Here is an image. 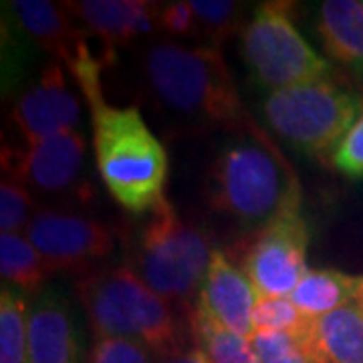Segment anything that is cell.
I'll list each match as a JSON object with an SVG mask.
<instances>
[{
  "label": "cell",
  "instance_id": "cell-1",
  "mask_svg": "<svg viewBox=\"0 0 363 363\" xmlns=\"http://www.w3.org/2000/svg\"><path fill=\"white\" fill-rule=\"evenodd\" d=\"M104 61L85 45L69 65L89 104L93 152L101 182L121 208L133 214L152 212L166 200L168 154L138 107H113L104 99Z\"/></svg>",
  "mask_w": 363,
  "mask_h": 363
},
{
  "label": "cell",
  "instance_id": "cell-2",
  "mask_svg": "<svg viewBox=\"0 0 363 363\" xmlns=\"http://www.w3.org/2000/svg\"><path fill=\"white\" fill-rule=\"evenodd\" d=\"M210 206L242 233L257 234L301 212V182L271 138L255 123L230 131L208 169Z\"/></svg>",
  "mask_w": 363,
  "mask_h": 363
},
{
  "label": "cell",
  "instance_id": "cell-3",
  "mask_svg": "<svg viewBox=\"0 0 363 363\" xmlns=\"http://www.w3.org/2000/svg\"><path fill=\"white\" fill-rule=\"evenodd\" d=\"M143 75L157 101L186 121L228 131L252 121L216 47L156 43L145 52Z\"/></svg>",
  "mask_w": 363,
  "mask_h": 363
},
{
  "label": "cell",
  "instance_id": "cell-4",
  "mask_svg": "<svg viewBox=\"0 0 363 363\" xmlns=\"http://www.w3.org/2000/svg\"><path fill=\"white\" fill-rule=\"evenodd\" d=\"M75 293L95 339H131L162 357L182 351L172 305L130 267L89 272L79 279Z\"/></svg>",
  "mask_w": 363,
  "mask_h": 363
},
{
  "label": "cell",
  "instance_id": "cell-5",
  "mask_svg": "<svg viewBox=\"0 0 363 363\" xmlns=\"http://www.w3.org/2000/svg\"><path fill=\"white\" fill-rule=\"evenodd\" d=\"M362 111V97L329 75L262 99L267 125L297 152L323 162H331Z\"/></svg>",
  "mask_w": 363,
  "mask_h": 363
},
{
  "label": "cell",
  "instance_id": "cell-6",
  "mask_svg": "<svg viewBox=\"0 0 363 363\" xmlns=\"http://www.w3.org/2000/svg\"><path fill=\"white\" fill-rule=\"evenodd\" d=\"M212 252L206 233L164 200L143 224L131 271L169 305L186 307L196 303Z\"/></svg>",
  "mask_w": 363,
  "mask_h": 363
},
{
  "label": "cell",
  "instance_id": "cell-7",
  "mask_svg": "<svg viewBox=\"0 0 363 363\" xmlns=\"http://www.w3.org/2000/svg\"><path fill=\"white\" fill-rule=\"evenodd\" d=\"M242 59L262 89L279 91L329 75V63L298 33L291 2H262L242 28Z\"/></svg>",
  "mask_w": 363,
  "mask_h": 363
},
{
  "label": "cell",
  "instance_id": "cell-8",
  "mask_svg": "<svg viewBox=\"0 0 363 363\" xmlns=\"http://www.w3.org/2000/svg\"><path fill=\"white\" fill-rule=\"evenodd\" d=\"M87 140L81 131H69L49 140L2 147V176L14 178L33 194L87 198Z\"/></svg>",
  "mask_w": 363,
  "mask_h": 363
},
{
  "label": "cell",
  "instance_id": "cell-9",
  "mask_svg": "<svg viewBox=\"0 0 363 363\" xmlns=\"http://www.w3.org/2000/svg\"><path fill=\"white\" fill-rule=\"evenodd\" d=\"M309 226L297 214L283 216L248 240L240 269L260 297H291L307 269Z\"/></svg>",
  "mask_w": 363,
  "mask_h": 363
},
{
  "label": "cell",
  "instance_id": "cell-10",
  "mask_svg": "<svg viewBox=\"0 0 363 363\" xmlns=\"http://www.w3.org/2000/svg\"><path fill=\"white\" fill-rule=\"evenodd\" d=\"M25 236L55 272L85 269L116 248L113 233L105 224L52 208H37Z\"/></svg>",
  "mask_w": 363,
  "mask_h": 363
},
{
  "label": "cell",
  "instance_id": "cell-11",
  "mask_svg": "<svg viewBox=\"0 0 363 363\" xmlns=\"http://www.w3.org/2000/svg\"><path fill=\"white\" fill-rule=\"evenodd\" d=\"M11 121L25 138V143L49 140L69 131H77L81 104L71 91L61 63H51L40 77L25 89L13 105Z\"/></svg>",
  "mask_w": 363,
  "mask_h": 363
},
{
  "label": "cell",
  "instance_id": "cell-12",
  "mask_svg": "<svg viewBox=\"0 0 363 363\" xmlns=\"http://www.w3.org/2000/svg\"><path fill=\"white\" fill-rule=\"evenodd\" d=\"M83 331L71 298L61 286L47 285L28 309L30 363H83Z\"/></svg>",
  "mask_w": 363,
  "mask_h": 363
},
{
  "label": "cell",
  "instance_id": "cell-13",
  "mask_svg": "<svg viewBox=\"0 0 363 363\" xmlns=\"http://www.w3.org/2000/svg\"><path fill=\"white\" fill-rule=\"evenodd\" d=\"M259 298V291L245 271L230 262L222 250H214L194 309L206 313L236 335L250 339L255 333L252 311Z\"/></svg>",
  "mask_w": 363,
  "mask_h": 363
},
{
  "label": "cell",
  "instance_id": "cell-14",
  "mask_svg": "<svg viewBox=\"0 0 363 363\" xmlns=\"http://www.w3.org/2000/svg\"><path fill=\"white\" fill-rule=\"evenodd\" d=\"M11 21L40 49L51 52L67 67L77 59L79 51L87 45V30L73 25V16L63 4L47 0H14L4 2Z\"/></svg>",
  "mask_w": 363,
  "mask_h": 363
},
{
  "label": "cell",
  "instance_id": "cell-15",
  "mask_svg": "<svg viewBox=\"0 0 363 363\" xmlns=\"http://www.w3.org/2000/svg\"><path fill=\"white\" fill-rule=\"evenodd\" d=\"M83 28L99 37L109 47H125L131 40L145 37L157 23V4L142 0H83L63 4Z\"/></svg>",
  "mask_w": 363,
  "mask_h": 363
},
{
  "label": "cell",
  "instance_id": "cell-16",
  "mask_svg": "<svg viewBox=\"0 0 363 363\" xmlns=\"http://www.w3.org/2000/svg\"><path fill=\"white\" fill-rule=\"evenodd\" d=\"M298 341L315 363H363V309L351 303L311 319Z\"/></svg>",
  "mask_w": 363,
  "mask_h": 363
},
{
  "label": "cell",
  "instance_id": "cell-17",
  "mask_svg": "<svg viewBox=\"0 0 363 363\" xmlns=\"http://www.w3.org/2000/svg\"><path fill=\"white\" fill-rule=\"evenodd\" d=\"M317 35L329 57L363 75V2H321Z\"/></svg>",
  "mask_w": 363,
  "mask_h": 363
},
{
  "label": "cell",
  "instance_id": "cell-18",
  "mask_svg": "<svg viewBox=\"0 0 363 363\" xmlns=\"http://www.w3.org/2000/svg\"><path fill=\"white\" fill-rule=\"evenodd\" d=\"M362 277H351L337 269H311L291 293V301L309 319L323 317L351 305L357 297Z\"/></svg>",
  "mask_w": 363,
  "mask_h": 363
},
{
  "label": "cell",
  "instance_id": "cell-19",
  "mask_svg": "<svg viewBox=\"0 0 363 363\" xmlns=\"http://www.w3.org/2000/svg\"><path fill=\"white\" fill-rule=\"evenodd\" d=\"M0 272L4 285L37 295L51 277L52 269L39 250L21 234H0Z\"/></svg>",
  "mask_w": 363,
  "mask_h": 363
},
{
  "label": "cell",
  "instance_id": "cell-20",
  "mask_svg": "<svg viewBox=\"0 0 363 363\" xmlns=\"http://www.w3.org/2000/svg\"><path fill=\"white\" fill-rule=\"evenodd\" d=\"M28 309L23 291L4 285L0 293V363H30Z\"/></svg>",
  "mask_w": 363,
  "mask_h": 363
},
{
  "label": "cell",
  "instance_id": "cell-21",
  "mask_svg": "<svg viewBox=\"0 0 363 363\" xmlns=\"http://www.w3.org/2000/svg\"><path fill=\"white\" fill-rule=\"evenodd\" d=\"M311 319L305 317L293 305L289 297H260L252 311V329L272 331V333H291L293 337H303L309 329Z\"/></svg>",
  "mask_w": 363,
  "mask_h": 363
},
{
  "label": "cell",
  "instance_id": "cell-22",
  "mask_svg": "<svg viewBox=\"0 0 363 363\" xmlns=\"http://www.w3.org/2000/svg\"><path fill=\"white\" fill-rule=\"evenodd\" d=\"M196 30H200L214 47L233 37L242 25V9L230 0H194Z\"/></svg>",
  "mask_w": 363,
  "mask_h": 363
},
{
  "label": "cell",
  "instance_id": "cell-23",
  "mask_svg": "<svg viewBox=\"0 0 363 363\" xmlns=\"http://www.w3.org/2000/svg\"><path fill=\"white\" fill-rule=\"evenodd\" d=\"M37 208L35 196L14 178L2 176L0 182V233L21 234L28 228Z\"/></svg>",
  "mask_w": 363,
  "mask_h": 363
},
{
  "label": "cell",
  "instance_id": "cell-24",
  "mask_svg": "<svg viewBox=\"0 0 363 363\" xmlns=\"http://www.w3.org/2000/svg\"><path fill=\"white\" fill-rule=\"evenodd\" d=\"M248 341L260 363H315L301 341L291 333L257 331Z\"/></svg>",
  "mask_w": 363,
  "mask_h": 363
},
{
  "label": "cell",
  "instance_id": "cell-25",
  "mask_svg": "<svg viewBox=\"0 0 363 363\" xmlns=\"http://www.w3.org/2000/svg\"><path fill=\"white\" fill-rule=\"evenodd\" d=\"M154 351L131 339H95L89 363H152Z\"/></svg>",
  "mask_w": 363,
  "mask_h": 363
},
{
  "label": "cell",
  "instance_id": "cell-26",
  "mask_svg": "<svg viewBox=\"0 0 363 363\" xmlns=\"http://www.w3.org/2000/svg\"><path fill=\"white\" fill-rule=\"evenodd\" d=\"M331 164L343 176L363 180V111L337 145Z\"/></svg>",
  "mask_w": 363,
  "mask_h": 363
},
{
  "label": "cell",
  "instance_id": "cell-27",
  "mask_svg": "<svg viewBox=\"0 0 363 363\" xmlns=\"http://www.w3.org/2000/svg\"><path fill=\"white\" fill-rule=\"evenodd\" d=\"M157 25L174 37H186L196 33V16L192 2H169L157 13Z\"/></svg>",
  "mask_w": 363,
  "mask_h": 363
},
{
  "label": "cell",
  "instance_id": "cell-28",
  "mask_svg": "<svg viewBox=\"0 0 363 363\" xmlns=\"http://www.w3.org/2000/svg\"><path fill=\"white\" fill-rule=\"evenodd\" d=\"M162 363H212L204 351L200 347H192L188 351H178L174 355L166 357Z\"/></svg>",
  "mask_w": 363,
  "mask_h": 363
},
{
  "label": "cell",
  "instance_id": "cell-29",
  "mask_svg": "<svg viewBox=\"0 0 363 363\" xmlns=\"http://www.w3.org/2000/svg\"><path fill=\"white\" fill-rule=\"evenodd\" d=\"M353 303H357L359 307L363 309V277H362V281H359V289H357V297H355V301Z\"/></svg>",
  "mask_w": 363,
  "mask_h": 363
},
{
  "label": "cell",
  "instance_id": "cell-30",
  "mask_svg": "<svg viewBox=\"0 0 363 363\" xmlns=\"http://www.w3.org/2000/svg\"><path fill=\"white\" fill-rule=\"evenodd\" d=\"M252 363H260V359H257V362H252Z\"/></svg>",
  "mask_w": 363,
  "mask_h": 363
}]
</instances>
